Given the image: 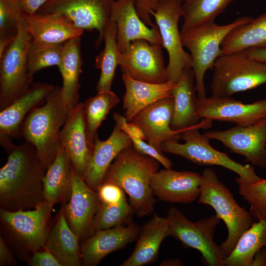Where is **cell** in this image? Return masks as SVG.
<instances>
[{
  "label": "cell",
  "instance_id": "6da1fadb",
  "mask_svg": "<svg viewBox=\"0 0 266 266\" xmlns=\"http://www.w3.org/2000/svg\"><path fill=\"white\" fill-rule=\"evenodd\" d=\"M3 147L8 156L0 169V209L34 208L44 200L43 180L47 169L30 143L16 145L10 142Z\"/></svg>",
  "mask_w": 266,
  "mask_h": 266
},
{
  "label": "cell",
  "instance_id": "7a4b0ae2",
  "mask_svg": "<svg viewBox=\"0 0 266 266\" xmlns=\"http://www.w3.org/2000/svg\"><path fill=\"white\" fill-rule=\"evenodd\" d=\"M159 163L153 158L139 152L133 145L130 146L116 157L102 183L119 186L129 195V204L134 213L139 217L149 216L156 203L150 182L158 170Z\"/></svg>",
  "mask_w": 266,
  "mask_h": 266
},
{
  "label": "cell",
  "instance_id": "3957f363",
  "mask_svg": "<svg viewBox=\"0 0 266 266\" xmlns=\"http://www.w3.org/2000/svg\"><path fill=\"white\" fill-rule=\"evenodd\" d=\"M69 111L63 100L61 87L55 86L44 104L31 110L22 123L21 137L35 147L46 169L57 154L60 132Z\"/></svg>",
  "mask_w": 266,
  "mask_h": 266
},
{
  "label": "cell",
  "instance_id": "277c9868",
  "mask_svg": "<svg viewBox=\"0 0 266 266\" xmlns=\"http://www.w3.org/2000/svg\"><path fill=\"white\" fill-rule=\"evenodd\" d=\"M54 205L43 200L32 209H0V228L6 243L22 260L29 262L35 252L43 248L50 229Z\"/></svg>",
  "mask_w": 266,
  "mask_h": 266
},
{
  "label": "cell",
  "instance_id": "5b68a950",
  "mask_svg": "<svg viewBox=\"0 0 266 266\" xmlns=\"http://www.w3.org/2000/svg\"><path fill=\"white\" fill-rule=\"evenodd\" d=\"M212 121L202 119L197 126L181 132L179 138L184 143L171 139L164 142L161 145L163 152L181 156L200 166H218L236 173L237 184L250 183L261 178L257 175L253 166L243 165L231 158L225 153L217 150L210 143V139L200 133V129H207L211 126Z\"/></svg>",
  "mask_w": 266,
  "mask_h": 266
},
{
  "label": "cell",
  "instance_id": "8992f818",
  "mask_svg": "<svg viewBox=\"0 0 266 266\" xmlns=\"http://www.w3.org/2000/svg\"><path fill=\"white\" fill-rule=\"evenodd\" d=\"M201 175L198 203L211 206L215 214L225 223L228 235L220 246L227 257L241 235L252 226L254 219L249 211L237 203L230 189L219 180L214 170L206 168Z\"/></svg>",
  "mask_w": 266,
  "mask_h": 266
},
{
  "label": "cell",
  "instance_id": "52a82bcc",
  "mask_svg": "<svg viewBox=\"0 0 266 266\" xmlns=\"http://www.w3.org/2000/svg\"><path fill=\"white\" fill-rule=\"evenodd\" d=\"M252 18L238 17L233 22L220 26L214 22L203 24L181 33L182 43L190 52L198 99L206 97L204 75L213 67L216 59L223 54L221 44L234 28L248 22Z\"/></svg>",
  "mask_w": 266,
  "mask_h": 266
},
{
  "label": "cell",
  "instance_id": "ba28073f",
  "mask_svg": "<svg viewBox=\"0 0 266 266\" xmlns=\"http://www.w3.org/2000/svg\"><path fill=\"white\" fill-rule=\"evenodd\" d=\"M212 96L231 97L266 83V64L253 60L243 51L220 55L213 65Z\"/></svg>",
  "mask_w": 266,
  "mask_h": 266
},
{
  "label": "cell",
  "instance_id": "9c48e42d",
  "mask_svg": "<svg viewBox=\"0 0 266 266\" xmlns=\"http://www.w3.org/2000/svg\"><path fill=\"white\" fill-rule=\"evenodd\" d=\"M168 223V236L180 241L184 247L198 250L204 265L224 266L226 258L213 237L221 220L214 214L193 222L175 207H170L166 216Z\"/></svg>",
  "mask_w": 266,
  "mask_h": 266
},
{
  "label": "cell",
  "instance_id": "30bf717a",
  "mask_svg": "<svg viewBox=\"0 0 266 266\" xmlns=\"http://www.w3.org/2000/svg\"><path fill=\"white\" fill-rule=\"evenodd\" d=\"M32 42L23 18L19 25L15 39L0 58V111L24 94L33 83L27 62Z\"/></svg>",
  "mask_w": 266,
  "mask_h": 266
},
{
  "label": "cell",
  "instance_id": "8fae6325",
  "mask_svg": "<svg viewBox=\"0 0 266 266\" xmlns=\"http://www.w3.org/2000/svg\"><path fill=\"white\" fill-rule=\"evenodd\" d=\"M181 0H159L151 12L155 19L162 37L163 47L168 55L166 66L168 79L176 83L183 71L192 68L191 55L184 49L178 22L182 15Z\"/></svg>",
  "mask_w": 266,
  "mask_h": 266
},
{
  "label": "cell",
  "instance_id": "7c38bea8",
  "mask_svg": "<svg viewBox=\"0 0 266 266\" xmlns=\"http://www.w3.org/2000/svg\"><path fill=\"white\" fill-rule=\"evenodd\" d=\"M114 0H49L35 13H58L76 27L88 31L99 32L96 41L99 47L103 40V33L111 17Z\"/></svg>",
  "mask_w": 266,
  "mask_h": 266
},
{
  "label": "cell",
  "instance_id": "4fadbf2b",
  "mask_svg": "<svg viewBox=\"0 0 266 266\" xmlns=\"http://www.w3.org/2000/svg\"><path fill=\"white\" fill-rule=\"evenodd\" d=\"M161 44L151 45L147 40L131 42L122 53L119 64L122 74L138 81L160 84L168 80Z\"/></svg>",
  "mask_w": 266,
  "mask_h": 266
},
{
  "label": "cell",
  "instance_id": "5bb4252c",
  "mask_svg": "<svg viewBox=\"0 0 266 266\" xmlns=\"http://www.w3.org/2000/svg\"><path fill=\"white\" fill-rule=\"evenodd\" d=\"M203 134L220 141L231 152L244 156L253 166L266 167V117L248 126H236Z\"/></svg>",
  "mask_w": 266,
  "mask_h": 266
},
{
  "label": "cell",
  "instance_id": "9a60e30c",
  "mask_svg": "<svg viewBox=\"0 0 266 266\" xmlns=\"http://www.w3.org/2000/svg\"><path fill=\"white\" fill-rule=\"evenodd\" d=\"M196 114L201 119L246 126L266 117V98L251 103H244L231 97L198 98Z\"/></svg>",
  "mask_w": 266,
  "mask_h": 266
},
{
  "label": "cell",
  "instance_id": "2e32d148",
  "mask_svg": "<svg viewBox=\"0 0 266 266\" xmlns=\"http://www.w3.org/2000/svg\"><path fill=\"white\" fill-rule=\"evenodd\" d=\"M59 141L74 171L83 178L90 163L94 144L88 138L83 102H79L70 110L60 132Z\"/></svg>",
  "mask_w": 266,
  "mask_h": 266
},
{
  "label": "cell",
  "instance_id": "e0dca14e",
  "mask_svg": "<svg viewBox=\"0 0 266 266\" xmlns=\"http://www.w3.org/2000/svg\"><path fill=\"white\" fill-rule=\"evenodd\" d=\"M100 203L97 192L74 170L70 197L62 207L69 227L80 241L93 233V221Z\"/></svg>",
  "mask_w": 266,
  "mask_h": 266
},
{
  "label": "cell",
  "instance_id": "ac0fdd59",
  "mask_svg": "<svg viewBox=\"0 0 266 266\" xmlns=\"http://www.w3.org/2000/svg\"><path fill=\"white\" fill-rule=\"evenodd\" d=\"M110 18L117 26L116 42L121 53L127 51L132 41L138 39L163 46L158 26L154 24L150 28L142 21L137 13L134 0H114Z\"/></svg>",
  "mask_w": 266,
  "mask_h": 266
},
{
  "label": "cell",
  "instance_id": "d6986e66",
  "mask_svg": "<svg viewBox=\"0 0 266 266\" xmlns=\"http://www.w3.org/2000/svg\"><path fill=\"white\" fill-rule=\"evenodd\" d=\"M201 181L199 173L165 168L153 175L150 187L154 196L163 201L187 204L198 199Z\"/></svg>",
  "mask_w": 266,
  "mask_h": 266
},
{
  "label": "cell",
  "instance_id": "ffe728a7",
  "mask_svg": "<svg viewBox=\"0 0 266 266\" xmlns=\"http://www.w3.org/2000/svg\"><path fill=\"white\" fill-rule=\"evenodd\" d=\"M139 230L137 225L130 223L95 232L80 245L82 265L97 266L107 255L137 240Z\"/></svg>",
  "mask_w": 266,
  "mask_h": 266
},
{
  "label": "cell",
  "instance_id": "44dd1931",
  "mask_svg": "<svg viewBox=\"0 0 266 266\" xmlns=\"http://www.w3.org/2000/svg\"><path fill=\"white\" fill-rule=\"evenodd\" d=\"M174 110V99L170 96L159 100L138 112L133 122L144 132L151 145L163 153L162 144L167 140H179L180 131L170 127Z\"/></svg>",
  "mask_w": 266,
  "mask_h": 266
},
{
  "label": "cell",
  "instance_id": "7402d4cb",
  "mask_svg": "<svg viewBox=\"0 0 266 266\" xmlns=\"http://www.w3.org/2000/svg\"><path fill=\"white\" fill-rule=\"evenodd\" d=\"M52 84L34 82L22 96L0 112V139L21 137V128L27 115L46 101L55 88Z\"/></svg>",
  "mask_w": 266,
  "mask_h": 266
},
{
  "label": "cell",
  "instance_id": "603a6c76",
  "mask_svg": "<svg viewBox=\"0 0 266 266\" xmlns=\"http://www.w3.org/2000/svg\"><path fill=\"white\" fill-rule=\"evenodd\" d=\"M131 145L128 135L116 125L105 140H100L97 135L90 163L83 177L87 185L97 192L116 157L123 149Z\"/></svg>",
  "mask_w": 266,
  "mask_h": 266
},
{
  "label": "cell",
  "instance_id": "cb8c5ba5",
  "mask_svg": "<svg viewBox=\"0 0 266 266\" xmlns=\"http://www.w3.org/2000/svg\"><path fill=\"white\" fill-rule=\"evenodd\" d=\"M23 18L25 28L33 42L63 43L80 37L84 31L58 13H24Z\"/></svg>",
  "mask_w": 266,
  "mask_h": 266
},
{
  "label": "cell",
  "instance_id": "d4e9b609",
  "mask_svg": "<svg viewBox=\"0 0 266 266\" xmlns=\"http://www.w3.org/2000/svg\"><path fill=\"white\" fill-rule=\"evenodd\" d=\"M195 74L192 68L185 69L171 94L174 99V110L170 123L171 128L182 131L198 125L202 119L196 114Z\"/></svg>",
  "mask_w": 266,
  "mask_h": 266
},
{
  "label": "cell",
  "instance_id": "484cf974",
  "mask_svg": "<svg viewBox=\"0 0 266 266\" xmlns=\"http://www.w3.org/2000/svg\"><path fill=\"white\" fill-rule=\"evenodd\" d=\"M168 236L166 217L154 214L141 228L134 249L121 266H142L156 261L163 240Z\"/></svg>",
  "mask_w": 266,
  "mask_h": 266
},
{
  "label": "cell",
  "instance_id": "4316f807",
  "mask_svg": "<svg viewBox=\"0 0 266 266\" xmlns=\"http://www.w3.org/2000/svg\"><path fill=\"white\" fill-rule=\"evenodd\" d=\"M126 92L123 99L124 116L128 122L144 108L162 99L171 96L176 83L168 80L160 84L134 80L122 74Z\"/></svg>",
  "mask_w": 266,
  "mask_h": 266
},
{
  "label": "cell",
  "instance_id": "83f0119b",
  "mask_svg": "<svg viewBox=\"0 0 266 266\" xmlns=\"http://www.w3.org/2000/svg\"><path fill=\"white\" fill-rule=\"evenodd\" d=\"M78 236L72 231L62 207L50 231L44 248L50 252L62 266L82 265Z\"/></svg>",
  "mask_w": 266,
  "mask_h": 266
},
{
  "label": "cell",
  "instance_id": "f1b7e54d",
  "mask_svg": "<svg viewBox=\"0 0 266 266\" xmlns=\"http://www.w3.org/2000/svg\"><path fill=\"white\" fill-rule=\"evenodd\" d=\"M74 169L64 149L60 146L43 180L44 200L54 205L66 203L70 197Z\"/></svg>",
  "mask_w": 266,
  "mask_h": 266
},
{
  "label": "cell",
  "instance_id": "f546056e",
  "mask_svg": "<svg viewBox=\"0 0 266 266\" xmlns=\"http://www.w3.org/2000/svg\"><path fill=\"white\" fill-rule=\"evenodd\" d=\"M80 42V37H78L64 43L60 62L58 66L63 78L62 98L70 110L79 102V77L83 64Z\"/></svg>",
  "mask_w": 266,
  "mask_h": 266
},
{
  "label": "cell",
  "instance_id": "4dcf8cb0",
  "mask_svg": "<svg viewBox=\"0 0 266 266\" xmlns=\"http://www.w3.org/2000/svg\"><path fill=\"white\" fill-rule=\"evenodd\" d=\"M223 54L266 47V12L232 30L221 44Z\"/></svg>",
  "mask_w": 266,
  "mask_h": 266
},
{
  "label": "cell",
  "instance_id": "1f68e13d",
  "mask_svg": "<svg viewBox=\"0 0 266 266\" xmlns=\"http://www.w3.org/2000/svg\"><path fill=\"white\" fill-rule=\"evenodd\" d=\"M117 33L116 23L110 18L103 33L104 48L96 58V67L100 69L97 92L110 91L116 68L120 63L122 53L117 45Z\"/></svg>",
  "mask_w": 266,
  "mask_h": 266
},
{
  "label": "cell",
  "instance_id": "d6a6232c",
  "mask_svg": "<svg viewBox=\"0 0 266 266\" xmlns=\"http://www.w3.org/2000/svg\"><path fill=\"white\" fill-rule=\"evenodd\" d=\"M266 247V220L254 222L225 259L226 266H251L255 256Z\"/></svg>",
  "mask_w": 266,
  "mask_h": 266
},
{
  "label": "cell",
  "instance_id": "836d02e7",
  "mask_svg": "<svg viewBox=\"0 0 266 266\" xmlns=\"http://www.w3.org/2000/svg\"><path fill=\"white\" fill-rule=\"evenodd\" d=\"M119 102V97L110 90L97 92L83 102L86 132L92 144H94L98 130L107 115Z\"/></svg>",
  "mask_w": 266,
  "mask_h": 266
},
{
  "label": "cell",
  "instance_id": "e575fe53",
  "mask_svg": "<svg viewBox=\"0 0 266 266\" xmlns=\"http://www.w3.org/2000/svg\"><path fill=\"white\" fill-rule=\"evenodd\" d=\"M233 0H186L182 5L183 24L180 33L213 22Z\"/></svg>",
  "mask_w": 266,
  "mask_h": 266
},
{
  "label": "cell",
  "instance_id": "d590c367",
  "mask_svg": "<svg viewBox=\"0 0 266 266\" xmlns=\"http://www.w3.org/2000/svg\"><path fill=\"white\" fill-rule=\"evenodd\" d=\"M24 13L19 0H0V55L15 39Z\"/></svg>",
  "mask_w": 266,
  "mask_h": 266
},
{
  "label": "cell",
  "instance_id": "8d00e7d4",
  "mask_svg": "<svg viewBox=\"0 0 266 266\" xmlns=\"http://www.w3.org/2000/svg\"><path fill=\"white\" fill-rule=\"evenodd\" d=\"M63 43L36 42L32 41L28 55V67L30 74L59 65L63 47Z\"/></svg>",
  "mask_w": 266,
  "mask_h": 266
},
{
  "label": "cell",
  "instance_id": "74e56055",
  "mask_svg": "<svg viewBox=\"0 0 266 266\" xmlns=\"http://www.w3.org/2000/svg\"><path fill=\"white\" fill-rule=\"evenodd\" d=\"M134 213L127 200L115 204L100 203L93 221V233L122 225L129 222Z\"/></svg>",
  "mask_w": 266,
  "mask_h": 266
},
{
  "label": "cell",
  "instance_id": "f35d334b",
  "mask_svg": "<svg viewBox=\"0 0 266 266\" xmlns=\"http://www.w3.org/2000/svg\"><path fill=\"white\" fill-rule=\"evenodd\" d=\"M238 184V193L249 204V212L254 220H266V178Z\"/></svg>",
  "mask_w": 266,
  "mask_h": 266
},
{
  "label": "cell",
  "instance_id": "ab89813d",
  "mask_svg": "<svg viewBox=\"0 0 266 266\" xmlns=\"http://www.w3.org/2000/svg\"><path fill=\"white\" fill-rule=\"evenodd\" d=\"M97 192L101 203L115 204L127 200L124 191L114 184L102 183Z\"/></svg>",
  "mask_w": 266,
  "mask_h": 266
},
{
  "label": "cell",
  "instance_id": "60d3db41",
  "mask_svg": "<svg viewBox=\"0 0 266 266\" xmlns=\"http://www.w3.org/2000/svg\"><path fill=\"white\" fill-rule=\"evenodd\" d=\"M130 138L133 146L141 154L148 155L157 160L165 168H171L172 164L171 161L160 153L149 143H146L144 140L128 135Z\"/></svg>",
  "mask_w": 266,
  "mask_h": 266
},
{
  "label": "cell",
  "instance_id": "b9f144b4",
  "mask_svg": "<svg viewBox=\"0 0 266 266\" xmlns=\"http://www.w3.org/2000/svg\"><path fill=\"white\" fill-rule=\"evenodd\" d=\"M28 264L31 266H62L52 254L44 247L33 253Z\"/></svg>",
  "mask_w": 266,
  "mask_h": 266
},
{
  "label": "cell",
  "instance_id": "7bdbcfd3",
  "mask_svg": "<svg viewBox=\"0 0 266 266\" xmlns=\"http://www.w3.org/2000/svg\"><path fill=\"white\" fill-rule=\"evenodd\" d=\"M137 13L142 21L147 26L152 27L154 24L151 20V12L159 0H134ZM183 1L186 0H181Z\"/></svg>",
  "mask_w": 266,
  "mask_h": 266
},
{
  "label": "cell",
  "instance_id": "ee69618b",
  "mask_svg": "<svg viewBox=\"0 0 266 266\" xmlns=\"http://www.w3.org/2000/svg\"><path fill=\"white\" fill-rule=\"evenodd\" d=\"M16 261L10 252L2 235H0V266H14Z\"/></svg>",
  "mask_w": 266,
  "mask_h": 266
},
{
  "label": "cell",
  "instance_id": "f6af8a7d",
  "mask_svg": "<svg viewBox=\"0 0 266 266\" xmlns=\"http://www.w3.org/2000/svg\"><path fill=\"white\" fill-rule=\"evenodd\" d=\"M49 0H19L25 13L33 14Z\"/></svg>",
  "mask_w": 266,
  "mask_h": 266
},
{
  "label": "cell",
  "instance_id": "bcb514c9",
  "mask_svg": "<svg viewBox=\"0 0 266 266\" xmlns=\"http://www.w3.org/2000/svg\"><path fill=\"white\" fill-rule=\"evenodd\" d=\"M242 51L250 58L266 64V47L249 48Z\"/></svg>",
  "mask_w": 266,
  "mask_h": 266
},
{
  "label": "cell",
  "instance_id": "7dc6e473",
  "mask_svg": "<svg viewBox=\"0 0 266 266\" xmlns=\"http://www.w3.org/2000/svg\"><path fill=\"white\" fill-rule=\"evenodd\" d=\"M251 266H266V247L256 253Z\"/></svg>",
  "mask_w": 266,
  "mask_h": 266
},
{
  "label": "cell",
  "instance_id": "c3c4849f",
  "mask_svg": "<svg viewBox=\"0 0 266 266\" xmlns=\"http://www.w3.org/2000/svg\"><path fill=\"white\" fill-rule=\"evenodd\" d=\"M183 263L180 259H164L159 265L160 266H180Z\"/></svg>",
  "mask_w": 266,
  "mask_h": 266
}]
</instances>
